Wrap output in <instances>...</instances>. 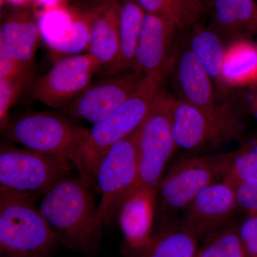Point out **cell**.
<instances>
[{
	"label": "cell",
	"instance_id": "obj_1",
	"mask_svg": "<svg viewBox=\"0 0 257 257\" xmlns=\"http://www.w3.org/2000/svg\"><path fill=\"white\" fill-rule=\"evenodd\" d=\"M90 187L80 177L64 179L43 196L39 207L57 241L87 253L99 246L101 229Z\"/></svg>",
	"mask_w": 257,
	"mask_h": 257
},
{
	"label": "cell",
	"instance_id": "obj_2",
	"mask_svg": "<svg viewBox=\"0 0 257 257\" xmlns=\"http://www.w3.org/2000/svg\"><path fill=\"white\" fill-rule=\"evenodd\" d=\"M166 76L145 74L136 90L119 108L88 130L73 164L79 177L89 185L94 187L99 166L111 147L143 124Z\"/></svg>",
	"mask_w": 257,
	"mask_h": 257
},
{
	"label": "cell",
	"instance_id": "obj_3",
	"mask_svg": "<svg viewBox=\"0 0 257 257\" xmlns=\"http://www.w3.org/2000/svg\"><path fill=\"white\" fill-rule=\"evenodd\" d=\"M170 71L177 94L175 97L201 109L230 140H241L245 113L229 101L218 99L212 79L188 45L177 51Z\"/></svg>",
	"mask_w": 257,
	"mask_h": 257
},
{
	"label": "cell",
	"instance_id": "obj_4",
	"mask_svg": "<svg viewBox=\"0 0 257 257\" xmlns=\"http://www.w3.org/2000/svg\"><path fill=\"white\" fill-rule=\"evenodd\" d=\"M35 201L0 188L1 254L37 253L48 256L57 238Z\"/></svg>",
	"mask_w": 257,
	"mask_h": 257
},
{
	"label": "cell",
	"instance_id": "obj_5",
	"mask_svg": "<svg viewBox=\"0 0 257 257\" xmlns=\"http://www.w3.org/2000/svg\"><path fill=\"white\" fill-rule=\"evenodd\" d=\"M72 161L7 143L0 147V188L36 201L67 178Z\"/></svg>",
	"mask_w": 257,
	"mask_h": 257
},
{
	"label": "cell",
	"instance_id": "obj_6",
	"mask_svg": "<svg viewBox=\"0 0 257 257\" xmlns=\"http://www.w3.org/2000/svg\"><path fill=\"white\" fill-rule=\"evenodd\" d=\"M174 96L161 87L151 109L140 126L137 191L157 194L166 167L178 149L172 133L171 116Z\"/></svg>",
	"mask_w": 257,
	"mask_h": 257
},
{
	"label": "cell",
	"instance_id": "obj_7",
	"mask_svg": "<svg viewBox=\"0 0 257 257\" xmlns=\"http://www.w3.org/2000/svg\"><path fill=\"white\" fill-rule=\"evenodd\" d=\"M234 155L233 151L177 161L159 186L157 206H160L162 212L169 214L182 211L203 189L224 180Z\"/></svg>",
	"mask_w": 257,
	"mask_h": 257
},
{
	"label": "cell",
	"instance_id": "obj_8",
	"mask_svg": "<svg viewBox=\"0 0 257 257\" xmlns=\"http://www.w3.org/2000/svg\"><path fill=\"white\" fill-rule=\"evenodd\" d=\"M140 127L113 145L98 168L94 187L101 195L96 209V221L101 228L119 215L138 189Z\"/></svg>",
	"mask_w": 257,
	"mask_h": 257
},
{
	"label": "cell",
	"instance_id": "obj_9",
	"mask_svg": "<svg viewBox=\"0 0 257 257\" xmlns=\"http://www.w3.org/2000/svg\"><path fill=\"white\" fill-rule=\"evenodd\" d=\"M2 131L10 141L32 150L74 162L88 130L60 115L30 113L9 120Z\"/></svg>",
	"mask_w": 257,
	"mask_h": 257
},
{
	"label": "cell",
	"instance_id": "obj_10",
	"mask_svg": "<svg viewBox=\"0 0 257 257\" xmlns=\"http://www.w3.org/2000/svg\"><path fill=\"white\" fill-rule=\"evenodd\" d=\"M102 67L89 53L65 56L32 85V98L53 108H64L91 84Z\"/></svg>",
	"mask_w": 257,
	"mask_h": 257
},
{
	"label": "cell",
	"instance_id": "obj_11",
	"mask_svg": "<svg viewBox=\"0 0 257 257\" xmlns=\"http://www.w3.org/2000/svg\"><path fill=\"white\" fill-rule=\"evenodd\" d=\"M238 209L235 189L221 181L203 189L182 209L180 226L201 239L224 227Z\"/></svg>",
	"mask_w": 257,
	"mask_h": 257
},
{
	"label": "cell",
	"instance_id": "obj_12",
	"mask_svg": "<svg viewBox=\"0 0 257 257\" xmlns=\"http://www.w3.org/2000/svg\"><path fill=\"white\" fill-rule=\"evenodd\" d=\"M145 74L133 71L90 84L63 109L79 119L95 124L119 108L140 85Z\"/></svg>",
	"mask_w": 257,
	"mask_h": 257
},
{
	"label": "cell",
	"instance_id": "obj_13",
	"mask_svg": "<svg viewBox=\"0 0 257 257\" xmlns=\"http://www.w3.org/2000/svg\"><path fill=\"white\" fill-rule=\"evenodd\" d=\"M175 25L157 15L145 14L137 45L134 71L167 75L175 60Z\"/></svg>",
	"mask_w": 257,
	"mask_h": 257
},
{
	"label": "cell",
	"instance_id": "obj_14",
	"mask_svg": "<svg viewBox=\"0 0 257 257\" xmlns=\"http://www.w3.org/2000/svg\"><path fill=\"white\" fill-rule=\"evenodd\" d=\"M40 37L57 55H77L87 50L89 27L83 11L64 6L42 10L38 22Z\"/></svg>",
	"mask_w": 257,
	"mask_h": 257
},
{
	"label": "cell",
	"instance_id": "obj_15",
	"mask_svg": "<svg viewBox=\"0 0 257 257\" xmlns=\"http://www.w3.org/2000/svg\"><path fill=\"white\" fill-rule=\"evenodd\" d=\"M171 116L175 143L185 151L202 152L231 141L224 130L201 109L175 96Z\"/></svg>",
	"mask_w": 257,
	"mask_h": 257
},
{
	"label": "cell",
	"instance_id": "obj_16",
	"mask_svg": "<svg viewBox=\"0 0 257 257\" xmlns=\"http://www.w3.org/2000/svg\"><path fill=\"white\" fill-rule=\"evenodd\" d=\"M119 0H98L83 13L89 27L88 53L105 69L114 62L119 50Z\"/></svg>",
	"mask_w": 257,
	"mask_h": 257
},
{
	"label": "cell",
	"instance_id": "obj_17",
	"mask_svg": "<svg viewBox=\"0 0 257 257\" xmlns=\"http://www.w3.org/2000/svg\"><path fill=\"white\" fill-rule=\"evenodd\" d=\"M40 36L38 23L33 13L25 7L19 8L2 24L0 47L32 74Z\"/></svg>",
	"mask_w": 257,
	"mask_h": 257
},
{
	"label": "cell",
	"instance_id": "obj_18",
	"mask_svg": "<svg viewBox=\"0 0 257 257\" xmlns=\"http://www.w3.org/2000/svg\"><path fill=\"white\" fill-rule=\"evenodd\" d=\"M209 28L224 43L257 34L256 0H210Z\"/></svg>",
	"mask_w": 257,
	"mask_h": 257
},
{
	"label": "cell",
	"instance_id": "obj_19",
	"mask_svg": "<svg viewBox=\"0 0 257 257\" xmlns=\"http://www.w3.org/2000/svg\"><path fill=\"white\" fill-rule=\"evenodd\" d=\"M257 84V44L241 38L226 44L221 72V101L230 90Z\"/></svg>",
	"mask_w": 257,
	"mask_h": 257
},
{
	"label": "cell",
	"instance_id": "obj_20",
	"mask_svg": "<svg viewBox=\"0 0 257 257\" xmlns=\"http://www.w3.org/2000/svg\"><path fill=\"white\" fill-rule=\"evenodd\" d=\"M157 194L137 191L128 198L119 213L121 231L130 248L143 251L151 242Z\"/></svg>",
	"mask_w": 257,
	"mask_h": 257
},
{
	"label": "cell",
	"instance_id": "obj_21",
	"mask_svg": "<svg viewBox=\"0 0 257 257\" xmlns=\"http://www.w3.org/2000/svg\"><path fill=\"white\" fill-rule=\"evenodd\" d=\"M145 15L136 0H123L121 3L119 50L114 62L102 69L106 77L134 71L137 45Z\"/></svg>",
	"mask_w": 257,
	"mask_h": 257
},
{
	"label": "cell",
	"instance_id": "obj_22",
	"mask_svg": "<svg viewBox=\"0 0 257 257\" xmlns=\"http://www.w3.org/2000/svg\"><path fill=\"white\" fill-rule=\"evenodd\" d=\"M188 45L202 64L216 89V95L220 99L221 72L226 44L209 27L199 22L191 27Z\"/></svg>",
	"mask_w": 257,
	"mask_h": 257
},
{
	"label": "cell",
	"instance_id": "obj_23",
	"mask_svg": "<svg viewBox=\"0 0 257 257\" xmlns=\"http://www.w3.org/2000/svg\"><path fill=\"white\" fill-rule=\"evenodd\" d=\"M198 239L182 226L165 230L152 237L141 257H194Z\"/></svg>",
	"mask_w": 257,
	"mask_h": 257
},
{
	"label": "cell",
	"instance_id": "obj_24",
	"mask_svg": "<svg viewBox=\"0 0 257 257\" xmlns=\"http://www.w3.org/2000/svg\"><path fill=\"white\" fill-rule=\"evenodd\" d=\"M145 14L157 15L169 20L179 30L190 28L202 15L181 0H136Z\"/></svg>",
	"mask_w": 257,
	"mask_h": 257
},
{
	"label": "cell",
	"instance_id": "obj_25",
	"mask_svg": "<svg viewBox=\"0 0 257 257\" xmlns=\"http://www.w3.org/2000/svg\"><path fill=\"white\" fill-rule=\"evenodd\" d=\"M194 257H250L234 226L218 230L207 236Z\"/></svg>",
	"mask_w": 257,
	"mask_h": 257
},
{
	"label": "cell",
	"instance_id": "obj_26",
	"mask_svg": "<svg viewBox=\"0 0 257 257\" xmlns=\"http://www.w3.org/2000/svg\"><path fill=\"white\" fill-rule=\"evenodd\" d=\"M257 178V136L245 139L235 150L232 163L224 182L231 187Z\"/></svg>",
	"mask_w": 257,
	"mask_h": 257
},
{
	"label": "cell",
	"instance_id": "obj_27",
	"mask_svg": "<svg viewBox=\"0 0 257 257\" xmlns=\"http://www.w3.org/2000/svg\"><path fill=\"white\" fill-rule=\"evenodd\" d=\"M30 81L22 77L0 78V126L1 130L9 121V111Z\"/></svg>",
	"mask_w": 257,
	"mask_h": 257
},
{
	"label": "cell",
	"instance_id": "obj_28",
	"mask_svg": "<svg viewBox=\"0 0 257 257\" xmlns=\"http://www.w3.org/2000/svg\"><path fill=\"white\" fill-rule=\"evenodd\" d=\"M225 99L237 106L245 114L251 115L257 122V84L230 90Z\"/></svg>",
	"mask_w": 257,
	"mask_h": 257
},
{
	"label": "cell",
	"instance_id": "obj_29",
	"mask_svg": "<svg viewBox=\"0 0 257 257\" xmlns=\"http://www.w3.org/2000/svg\"><path fill=\"white\" fill-rule=\"evenodd\" d=\"M238 208L249 213H257V178L243 182L235 187Z\"/></svg>",
	"mask_w": 257,
	"mask_h": 257
},
{
	"label": "cell",
	"instance_id": "obj_30",
	"mask_svg": "<svg viewBox=\"0 0 257 257\" xmlns=\"http://www.w3.org/2000/svg\"><path fill=\"white\" fill-rule=\"evenodd\" d=\"M250 257H257V213H249L237 228Z\"/></svg>",
	"mask_w": 257,
	"mask_h": 257
},
{
	"label": "cell",
	"instance_id": "obj_31",
	"mask_svg": "<svg viewBox=\"0 0 257 257\" xmlns=\"http://www.w3.org/2000/svg\"><path fill=\"white\" fill-rule=\"evenodd\" d=\"M186 5L195 10L201 15H204L209 10L210 0H181Z\"/></svg>",
	"mask_w": 257,
	"mask_h": 257
},
{
	"label": "cell",
	"instance_id": "obj_32",
	"mask_svg": "<svg viewBox=\"0 0 257 257\" xmlns=\"http://www.w3.org/2000/svg\"><path fill=\"white\" fill-rule=\"evenodd\" d=\"M64 1V0H33L37 6L41 7L42 10L63 6L62 4Z\"/></svg>",
	"mask_w": 257,
	"mask_h": 257
},
{
	"label": "cell",
	"instance_id": "obj_33",
	"mask_svg": "<svg viewBox=\"0 0 257 257\" xmlns=\"http://www.w3.org/2000/svg\"><path fill=\"white\" fill-rule=\"evenodd\" d=\"M33 2V0H1L2 4L8 3V4L13 5L17 8H25L29 3Z\"/></svg>",
	"mask_w": 257,
	"mask_h": 257
},
{
	"label": "cell",
	"instance_id": "obj_34",
	"mask_svg": "<svg viewBox=\"0 0 257 257\" xmlns=\"http://www.w3.org/2000/svg\"><path fill=\"white\" fill-rule=\"evenodd\" d=\"M1 257H46L37 253H13V254H1Z\"/></svg>",
	"mask_w": 257,
	"mask_h": 257
},
{
	"label": "cell",
	"instance_id": "obj_35",
	"mask_svg": "<svg viewBox=\"0 0 257 257\" xmlns=\"http://www.w3.org/2000/svg\"><path fill=\"white\" fill-rule=\"evenodd\" d=\"M256 3H257V0H256Z\"/></svg>",
	"mask_w": 257,
	"mask_h": 257
}]
</instances>
